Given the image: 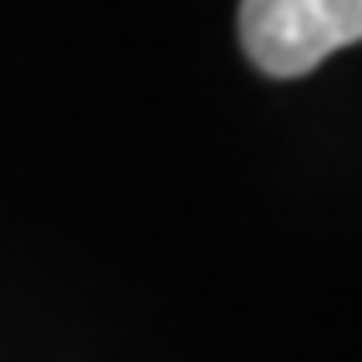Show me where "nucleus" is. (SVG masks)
<instances>
[{"mask_svg":"<svg viewBox=\"0 0 362 362\" xmlns=\"http://www.w3.org/2000/svg\"><path fill=\"white\" fill-rule=\"evenodd\" d=\"M242 51L262 76H307L362 40V0H242Z\"/></svg>","mask_w":362,"mask_h":362,"instance_id":"nucleus-1","label":"nucleus"}]
</instances>
